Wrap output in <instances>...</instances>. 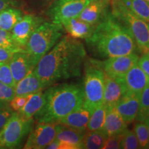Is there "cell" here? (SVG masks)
Listing matches in <instances>:
<instances>
[{
    "mask_svg": "<svg viewBox=\"0 0 149 149\" xmlns=\"http://www.w3.org/2000/svg\"><path fill=\"white\" fill-rule=\"evenodd\" d=\"M86 57L82 43L65 36L40 59L33 72L46 88L60 80L80 76Z\"/></svg>",
    "mask_w": 149,
    "mask_h": 149,
    "instance_id": "6da1fadb",
    "label": "cell"
},
{
    "mask_svg": "<svg viewBox=\"0 0 149 149\" xmlns=\"http://www.w3.org/2000/svg\"><path fill=\"white\" fill-rule=\"evenodd\" d=\"M86 43L89 52L97 58L129 55L137 48L131 33L112 13L105 14Z\"/></svg>",
    "mask_w": 149,
    "mask_h": 149,
    "instance_id": "7a4b0ae2",
    "label": "cell"
},
{
    "mask_svg": "<svg viewBox=\"0 0 149 149\" xmlns=\"http://www.w3.org/2000/svg\"><path fill=\"white\" fill-rule=\"evenodd\" d=\"M46 102L34 116L37 123H58L84 104L82 87L75 84L49 86L45 91Z\"/></svg>",
    "mask_w": 149,
    "mask_h": 149,
    "instance_id": "3957f363",
    "label": "cell"
},
{
    "mask_svg": "<svg viewBox=\"0 0 149 149\" xmlns=\"http://www.w3.org/2000/svg\"><path fill=\"white\" fill-rule=\"evenodd\" d=\"M64 33V27L59 24L43 22L30 37L25 51L35 67L40 59L58 42Z\"/></svg>",
    "mask_w": 149,
    "mask_h": 149,
    "instance_id": "277c9868",
    "label": "cell"
},
{
    "mask_svg": "<svg viewBox=\"0 0 149 149\" xmlns=\"http://www.w3.org/2000/svg\"><path fill=\"white\" fill-rule=\"evenodd\" d=\"M84 104L94 111L104 102V72L101 61L87 59L84 64Z\"/></svg>",
    "mask_w": 149,
    "mask_h": 149,
    "instance_id": "5b68a950",
    "label": "cell"
},
{
    "mask_svg": "<svg viewBox=\"0 0 149 149\" xmlns=\"http://www.w3.org/2000/svg\"><path fill=\"white\" fill-rule=\"evenodd\" d=\"M111 13L131 33L137 47L145 53L149 46V24L126 8L121 0H112Z\"/></svg>",
    "mask_w": 149,
    "mask_h": 149,
    "instance_id": "8992f818",
    "label": "cell"
},
{
    "mask_svg": "<svg viewBox=\"0 0 149 149\" xmlns=\"http://www.w3.org/2000/svg\"><path fill=\"white\" fill-rule=\"evenodd\" d=\"M34 119H25L14 111L0 130V149L16 148L33 128Z\"/></svg>",
    "mask_w": 149,
    "mask_h": 149,
    "instance_id": "52a82bcc",
    "label": "cell"
},
{
    "mask_svg": "<svg viewBox=\"0 0 149 149\" xmlns=\"http://www.w3.org/2000/svg\"><path fill=\"white\" fill-rule=\"evenodd\" d=\"M90 0H56L50 6L48 15L51 22L62 24L70 19L77 17Z\"/></svg>",
    "mask_w": 149,
    "mask_h": 149,
    "instance_id": "ba28073f",
    "label": "cell"
},
{
    "mask_svg": "<svg viewBox=\"0 0 149 149\" xmlns=\"http://www.w3.org/2000/svg\"><path fill=\"white\" fill-rule=\"evenodd\" d=\"M59 128L58 123H37L29 134L24 149L46 148L56 138Z\"/></svg>",
    "mask_w": 149,
    "mask_h": 149,
    "instance_id": "9c48e42d",
    "label": "cell"
},
{
    "mask_svg": "<svg viewBox=\"0 0 149 149\" xmlns=\"http://www.w3.org/2000/svg\"><path fill=\"white\" fill-rule=\"evenodd\" d=\"M139 56L135 53L129 55L108 58L101 61L102 70L106 75L112 77H124L126 72L137 64Z\"/></svg>",
    "mask_w": 149,
    "mask_h": 149,
    "instance_id": "30bf717a",
    "label": "cell"
},
{
    "mask_svg": "<svg viewBox=\"0 0 149 149\" xmlns=\"http://www.w3.org/2000/svg\"><path fill=\"white\" fill-rule=\"evenodd\" d=\"M42 22V19L38 17L32 15H24L10 31L13 40L19 46L25 48L30 37Z\"/></svg>",
    "mask_w": 149,
    "mask_h": 149,
    "instance_id": "8fae6325",
    "label": "cell"
},
{
    "mask_svg": "<svg viewBox=\"0 0 149 149\" xmlns=\"http://www.w3.org/2000/svg\"><path fill=\"white\" fill-rule=\"evenodd\" d=\"M127 91L124 77H112L104 74L103 104L107 108L116 105Z\"/></svg>",
    "mask_w": 149,
    "mask_h": 149,
    "instance_id": "7c38bea8",
    "label": "cell"
},
{
    "mask_svg": "<svg viewBox=\"0 0 149 149\" xmlns=\"http://www.w3.org/2000/svg\"><path fill=\"white\" fill-rule=\"evenodd\" d=\"M139 107V95L128 92L120 99L115 108L124 121L129 124L137 118Z\"/></svg>",
    "mask_w": 149,
    "mask_h": 149,
    "instance_id": "4fadbf2b",
    "label": "cell"
},
{
    "mask_svg": "<svg viewBox=\"0 0 149 149\" xmlns=\"http://www.w3.org/2000/svg\"><path fill=\"white\" fill-rule=\"evenodd\" d=\"M8 63L16 83L26 77L35 68L26 51L16 53Z\"/></svg>",
    "mask_w": 149,
    "mask_h": 149,
    "instance_id": "5bb4252c",
    "label": "cell"
},
{
    "mask_svg": "<svg viewBox=\"0 0 149 149\" xmlns=\"http://www.w3.org/2000/svg\"><path fill=\"white\" fill-rule=\"evenodd\" d=\"M128 92L140 95L141 91L149 86V77L135 64L126 72L124 77Z\"/></svg>",
    "mask_w": 149,
    "mask_h": 149,
    "instance_id": "9a60e30c",
    "label": "cell"
},
{
    "mask_svg": "<svg viewBox=\"0 0 149 149\" xmlns=\"http://www.w3.org/2000/svg\"><path fill=\"white\" fill-rule=\"evenodd\" d=\"M105 122L103 126V132L107 137L122 133L127 129V123L114 107L107 108Z\"/></svg>",
    "mask_w": 149,
    "mask_h": 149,
    "instance_id": "2e32d148",
    "label": "cell"
},
{
    "mask_svg": "<svg viewBox=\"0 0 149 149\" xmlns=\"http://www.w3.org/2000/svg\"><path fill=\"white\" fill-rule=\"evenodd\" d=\"M93 110L82 104L77 109L66 115L58 124L69 126L76 129L87 130V124L93 113Z\"/></svg>",
    "mask_w": 149,
    "mask_h": 149,
    "instance_id": "e0dca14e",
    "label": "cell"
},
{
    "mask_svg": "<svg viewBox=\"0 0 149 149\" xmlns=\"http://www.w3.org/2000/svg\"><path fill=\"white\" fill-rule=\"evenodd\" d=\"M108 3L109 0L91 1L77 17L88 24L97 25L107 13Z\"/></svg>",
    "mask_w": 149,
    "mask_h": 149,
    "instance_id": "ac0fdd59",
    "label": "cell"
},
{
    "mask_svg": "<svg viewBox=\"0 0 149 149\" xmlns=\"http://www.w3.org/2000/svg\"><path fill=\"white\" fill-rule=\"evenodd\" d=\"M61 25L70 37L77 39H87L93 34L96 25L84 22L78 17L70 19Z\"/></svg>",
    "mask_w": 149,
    "mask_h": 149,
    "instance_id": "d6986e66",
    "label": "cell"
},
{
    "mask_svg": "<svg viewBox=\"0 0 149 149\" xmlns=\"http://www.w3.org/2000/svg\"><path fill=\"white\" fill-rule=\"evenodd\" d=\"M86 130H81L59 124L56 139L71 145L74 149L82 148V139Z\"/></svg>",
    "mask_w": 149,
    "mask_h": 149,
    "instance_id": "ffe728a7",
    "label": "cell"
},
{
    "mask_svg": "<svg viewBox=\"0 0 149 149\" xmlns=\"http://www.w3.org/2000/svg\"><path fill=\"white\" fill-rule=\"evenodd\" d=\"M14 88L15 96H19L33 94L42 91L45 87L33 70L26 77L17 82Z\"/></svg>",
    "mask_w": 149,
    "mask_h": 149,
    "instance_id": "44dd1931",
    "label": "cell"
},
{
    "mask_svg": "<svg viewBox=\"0 0 149 149\" xmlns=\"http://www.w3.org/2000/svg\"><path fill=\"white\" fill-rule=\"evenodd\" d=\"M46 102V93L42 90L33 93L25 106L17 111L22 117L25 119H32L35 114L40 111Z\"/></svg>",
    "mask_w": 149,
    "mask_h": 149,
    "instance_id": "7402d4cb",
    "label": "cell"
},
{
    "mask_svg": "<svg viewBox=\"0 0 149 149\" xmlns=\"http://www.w3.org/2000/svg\"><path fill=\"white\" fill-rule=\"evenodd\" d=\"M23 16V13L18 8L8 7L3 9L0 12V29L10 32Z\"/></svg>",
    "mask_w": 149,
    "mask_h": 149,
    "instance_id": "603a6c76",
    "label": "cell"
},
{
    "mask_svg": "<svg viewBox=\"0 0 149 149\" xmlns=\"http://www.w3.org/2000/svg\"><path fill=\"white\" fill-rule=\"evenodd\" d=\"M107 137L103 130L87 132L82 139V148L102 149Z\"/></svg>",
    "mask_w": 149,
    "mask_h": 149,
    "instance_id": "cb8c5ba5",
    "label": "cell"
},
{
    "mask_svg": "<svg viewBox=\"0 0 149 149\" xmlns=\"http://www.w3.org/2000/svg\"><path fill=\"white\" fill-rule=\"evenodd\" d=\"M124 6L149 24V3L145 0H121Z\"/></svg>",
    "mask_w": 149,
    "mask_h": 149,
    "instance_id": "d4e9b609",
    "label": "cell"
},
{
    "mask_svg": "<svg viewBox=\"0 0 149 149\" xmlns=\"http://www.w3.org/2000/svg\"><path fill=\"white\" fill-rule=\"evenodd\" d=\"M107 109V107L102 104L93 111L87 124V130L88 131L102 130L105 122Z\"/></svg>",
    "mask_w": 149,
    "mask_h": 149,
    "instance_id": "484cf974",
    "label": "cell"
},
{
    "mask_svg": "<svg viewBox=\"0 0 149 149\" xmlns=\"http://www.w3.org/2000/svg\"><path fill=\"white\" fill-rule=\"evenodd\" d=\"M134 133L138 140L140 148H149V133L146 124L140 121L136 123Z\"/></svg>",
    "mask_w": 149,
    "mask_h": 149,
    "instance_id": "4316f807",
    "label": "cell"
},
{
    "mask_svg": "<svg viewBox=\"0 0 149 149\" xmlns=\"http://www.w3.org/2000/svg\"><path fill=\"white\" fill-rule=\"evenodd\" d=\"M149 116V86L141 91L139 95V107L137 120L143 122Z\"/></svg>",
    "mask_w": 149,
    "mask_h": 149,
    "instance_id": "83f0119b",
    "label": "cell"
},
{
    "mask_svg": "<svg viewBox=\"0 0 149 149\" xmlns=\"http://www.w3.org/2000/svg\"><path fill=\"white\" fill-rule=\"evenodd\" d=\"M120 148L137 149L140 148L139 144L134 131L126 129L122 134L120 143Z\"/></svg>",
    "mask_w": 149,
    "mask_h": 149,
    "instance_id": "f1b7e54d",
    "label": "cell"
},
{
    "mask_svg": "<svg viewBox=\"0 0 149 149\" xmlns=\"http://www.w3.org/2000/svg\"><path fill=\"white\" fill-rule=\"evenodd\" d=\"M0 81L12 87L15 86L16 82L13 77L8 62H0Z\"/></svg>",
    "mask_w": 149,
    "mask_h": 149,
    "instance_id": "f546056e",
    "label": "cell"
},
{
    "mask_svg": "<svg viewBox=\"0 0 149 149\" xmlns=\"http://www.w3.org/2000/svg\"><path fill=\"white\" fill-rule=\"evenodd\" d=\"M25 51V48L19 46H0V62H8L17 52Z\"/></svg>",
    "mask_w": 149,
    "mask_h": 149,
    "instance_id": "4dcf8cb0",
    "label": "cell"
},
{
    "mask_svg": "<svg viewBox=\"0 0 149 149\" xmlns=\"http://www.w3.org/2000/svg\"><path fill=\"white\" fill-rule=\"evenodd\" d=\"M15 96L14 87L0 81V102L9 104Z\"/></svg>",
    "mask_w": 149,
    "mask_h": 149,
    "instance_id": "1f68e13d",
    "label": "cell"
},
{
    "mask_svg": "<svg viewBox=\"0 0 149 149\" xmlns=\"http://www.w3.org/2000/svg\"><path fill=\"white\" fill-rule=\"evenodd\" d=\"M32 95L33 94L15 96L14 98L9 103V106L14 111L17 112L25 106V104L29 101V100L32 96Z\"/></svg>",
    "mask_w": 149,
    "mask_h": 149,
    "instance_id": "d6a6232c",
    "label": "cell"
},
{
    "mask_svg": "<svg viewBox=\"0 0 149 149\" xmlns=\"http://www.w3.org/2000/svg\"><path fill=\"white\" fill-rule=\"evenodd\" d=\"M124 133V132H123ZM122 133L109 136L104 143L102 149H118L120 148V143L122 140Z\"/></svg>",
    "mask_w": 149,
    "mask_h": 149,
    "instance_id": "836d02e7",
    "label": "cell"
},
{
    "mask_svg": "<svg viewBox=\"0 0 149 149\" xmlns=\"http://www.w3.org/2000/svg\"><path fill=\"white\" fill-rule=\"evenodd\" d=\"M0 46H19L13 40L10 31H4L1 29H0Z\"/></svg>",
    "mask_w": 149,
    "mask_h": 149,
    "instance_id": "e575fe53",
    "label": "cell"
},
{
    "mask_svg": "<svg viewBox=\"0 0 149 149\" xmlns=\"http://www.w3.org/2000/svg\"><path fill=\"white\" fill-rule=\"evenodd\" d=\"M14 111L10 107V106L6 107L0 109V130L8 121L10 117L13 113Z\"/></svg>",
    "mask_w": 149,
    "mask_h": 149,
    "instance_id": "d590c367",
    "label": "cell"
},
{
    "mask_svg": "<svg viewBox=\"0 0 149 149\" xmlns=\"http://www.w3.org/2000/svg\"><path fill=\"white\" fill-rule=\"evenodd\" d=\"M137 65L149 77V57L146 54H144L139 58Z\"/></svg>",
    "mask_w": 149,
    "mask_h": 149,
    "instance_id": "8d00e7d4",
    "label": "cell"
},
{
    "mask_svg": "<svg viewBox=\"0 0 149 149\" xmlns=\"http://www.w3.org/2000/svg\"><path fill=\"white\" fill-rule=\"evenodd\" d=\"M17 4L16 0H0V12L8 7L16 6Z\"/></svg>",
    "mask_w": 149,
    "mask_h": 149,
    "instance_id": "74e56055",
    "label": "cell"
},
{
    "mask_svg": "<svg viewBox=\"0 0 149 149\" xmlns=\"http://www.w3.org/2000/svg\"><path fill=\"white\" fill-rule=\"evenodd\" d=\"M145 124H146V125L147 126V128H148V133H149V116L147 117L145 120L143 121Z\"/></svg>",
    "mask_w": 149,
    "mask_h": 149,
    "instance_id": "f35d334b",
    "label": "cell"
},
{
    "mask_svg": "<svg viewBox=\"0 0 149 149\" xmlns=\"http://www.w3.org/2000/svg\"><path fill=\"white\" fill-rule=\"evenodd\" d=\"M8 106H9V104L4 103V102H0V109H3V108H4L6 107H8Z\"/></svg>",
    "mask_w": 149,
    "mask_h": 149,
    "instance_id": "ab89813d",
    "label": "cell"
},
{
    "mask_svg": "<svg viewBox=\"0 0 149 149\" xmlns=\"http://www.w3.org/2000/svg\"><path fill=\"white\" fill-rule=\"evenodd\" d=\"M42 1H43V2H44V3H50V6H51L52 3L54 2V1H56V0H42Z\"/></svg>",
    "mask_w": 149,
    "mask_h": 149,
    "instance_id": "60d3db41",
    "label": "cell"
},
{
    "mask_svg": "<svg viewBox=\"0 0 149 149\" xmlns=\"http://www.w3.org/2000/svg\"><path fill=\"white\" fill-rule=\"evenodd\" d=\"M145 54H146V55L149 57V46H148V48H146V51H145Z\"/></svg>",
    "mask_w": 149,
    "mask_h": 149,
    "instance_id": "b9f144b4",
    "label": "cell"
},
{
    "mask_svg": "<svg viewBox=\"0 0 149 149\" xmlns=\"http://www.w3.org/2000/svg\"><path fill=\"white\" fill-rule=\"evenodd\" d=\"M145 1H148V2H149V0H145Z\"/></svg>",
    "mask_w": 149,
    "mask_h": 149,
    "instance_id": "7bdbcfd3",
    "label": "cell"
},
{
    "mask_svg": "<svg viewBox=\"0 0 149 149\" xmlns=\"http://www.w3.org/2000/svg\"><path fill=\"white\" fill-rule=\"evenodd\" d=\"M90 1H95V0H90Z\"/></svg>",
    "mask_w": 149,
    "mask_h": 149,
    "instance_id": "ee69618b",
    "label": "cell"
},
{
    "mask_svg": "<svg viewBox=\"0 0 149 149\" xmlns=\"http://www.w3.org/2000/svg\"><path fill=\"white\" fill-rule=\"evenodd\" d=\"M148 3H149V2H148Z\"/></svg>",
    "mask_w": 149,
    "mask_h": 149,
    "instance_id": "f6af8a7d",
    "label": "cell"
}]
</instances>
